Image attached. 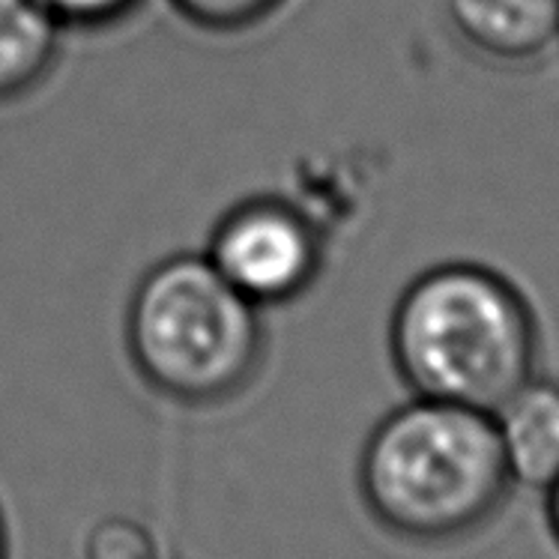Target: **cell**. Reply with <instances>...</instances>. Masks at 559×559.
Returning a JSON list of instances; mask_svg holds the SVG:
<instances>
[{
  "mask_svg": "<svg viewBox=\"0 0 559 559\" xmlns=\"http://www.w3.org/2000/svg\"><path fill=\"white\" fill-rule=\"evenodd\" d=\"M389 359L416 399L493 413L542 371L545 332L521 282L485 261H440L401 287Z\"/></svg>",
  "mask_w": 559,
  "mask_h": 559,
  "instance_id": "cell-1",
  "label": "cell"
},
{
  "mask_svg": "<svg viewBox=\"0 0 559 559\" xmlns=\"http://www.w3.org/2000/svg\"><path fill=\"white\" fill-rule=\"evenodd\" d=\"M356 488L383 533L445 548L491 524L512 479L491 413L411 395L368 431Z\"/></svg>",
  "mask_w": 559,
  "mask_h": 559,
  "instance_id": "cell-2",
  "label": "cell"
},
{
  "mask_svg": "<svg viewBox=\"0 0 559 559\" xmlns=\"http://www.w3.org/2000/svg\"><path fill=\"white\" fill-rule=\"evenodd\" d=\"M123 344L153 395L186 411H213L258 383L270 332L263 309L240 297L204 251H174L132 287Z\"/></svg>",
  "mask_w": 559,
  "mask_h": 559,
  "instance_id": "cell-3",
  "label": "cell"
},
{
  "mask_svg": "<svg viewBox=\"0 0 559 559\" xmlns=\"http://www.w3.org/2000/svg\"><path fill=\"white\" fill-rule=\"evenodd\" d=\"M204 258L258 309L290 306L326 270V234L297 201L249 194L230 204L206 237Z\"/></svg>",
  "mask_w": 559,
  "mask_h": 559,
  "instance_id": "cell-4",
  "label": "cell"
},
{
  "mask_svg": "<svg viewBox=\"0 0 559 559\" xmlns=\"http://www.w3.org/2000/svg\"><path fill=\"white\" fill-rule=\"evenodd\" d=\"M449 34L497 72H533L559 58V0H443Z\"/></svg>",
  "mask_w": 559,
  "mask_h": 559,
  "instance_id": "cell-5",
  "label": "cell"
},
{
  "mask_svg": "<svg viewBox=\"0 0 559 559\" xmlns=\"http://www.w3.org/2000/svg\"><path fill=\"white\" fill-rule=\"evenodd\" d=\"M491 419L512 485L545 491L559 476V380L538 371Z\"/></svg>",
  "mask_w": 559,
  "mask_h": 559,
  "instance_id": "cell-6",
  "label": "cell"
},
{
  "mask_svg": "<svg viewBox=\"0 0 559 559\" xmlns=\"http://www.w3.org/2000/svg\"><path fill=\"white\" fill-rule=\"evenodd\" d=\"M63 36L39 0H0V108L34 96L51 79Z\"/></svg>",
  "mask_w": 559,
  "mask_h": 559,
  "instance_id": "cell-7",
  "label": "cell"
},
{
  "mask_svg": "<svg viewBox=\"0 0 559 559\" xmlns=\"http://www.w3.org/2000/svg\"><path fill=\"white\" fill-rule=\"evenodd\" d=\"M174 15L210 36H242L273 22L290 0H165Z\"/></svg>",
  "mask_w": 559,
  "mask_h": 559,
  "instance_id": "cell-8",
  "label": "cell"
},
{
  "mask_svg": "<svg viewBox=\"0 0 559 559\" xmlns=\"http://www.w3.org/2000/svg\"><path fill=\"white\" fill-rule=\"evenodd\" d=\"M81 559H159V542L129 514H108L87 526Z\"/></svg>",
  "mask_w": 559,
  "mask_h": 559,
  "instance_id": "cell-9",
  "label": "cell"
},
{
  "mask_svg": "<svg viewBox=\"0 0 559 559\" xmlns=\"http://www.w3.org/2000/svg\"><path fill=\"white\" fill-rule=\"evenodd\" d=\"M67 34H108L132 22L147 0H39Z\"/></svg>",
  "mask_w": 559,
  "mask_h": 559,
  "instance_id": "cell-10",
  "label": "cell"
},
{
  "mask_svg": "<svg viewBox=\"0 0 559 559\" xmlns=\"http://www.w3.org/2000/svg\"><path fill=\"white\" fill-rule=\"evenodd\" d=\"M542 512H545V526H548L550 542L559 550V476L542 491Z\"/></svg>",
  "mask_w": 559,
  "mask_h": 559,
  "instance_id": "cell-11",
  "label": "cell"
},
{
  "mask_svg": "<svg viewBox=\"0 0 559 559\" xmlns=\"http://www.w3.org/2000/svg\"><path fill=\"white\" fill-rule=\"evenodd\" d=\"M0 559H12L10 526H7V514H3V509H0Z\"/></svg>",
  "mask_w": 559,
  "mask_h": 559,
  "instance_id": "cell-12",
  "label": "cell"
}]
</instances>
